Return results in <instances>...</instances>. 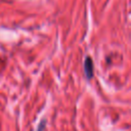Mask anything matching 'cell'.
<instances>
[{
	"label": "cell",
	"mask_w": 131,
	"mask_h": 131,
	"mask_svg": "<svg viewBox=\"0 0 131 131\" xmlns=\"http://www.w3.org/2000/svg\"><path fill=\"white\" fill-rule=\"evenodd\" d=\"M84 72L87 77V79H91L93 76V61L91 57L87 56L84 61Z\"/></svg>",
	"instance_id": "cell-1"
}]
</instances>
